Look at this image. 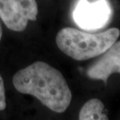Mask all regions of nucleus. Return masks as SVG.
Segmentation results:
<instances>
[{
    "mask_svg": "<svg viewBox=\"0 0 120 120\" xmlns=\"http://www.w3.org/2000/svg\"><path fill=\"white\" fill-rule=\"evenodd\" d=\"M35 0H0V18L9 30L23 31L28 21L37 20Z\"/></svg>",
    "mask_w": 120,
    "mask_h": 120,
    "instance_id": "nucleus-4",
    "label": "nucleus"
},
{
    "mask_svg": "<svg viewBox=\"0 0 120 120\" xmlns=\"http://www.w3.org/2000/svg\"><path fill=\"white\" fill-rule=\"evenodd\" d=\"M105 105L101 101L97 98L89 100L83 105L79 113L80 120L109 119L106 115L103 114Z\"/></svg>",
    "mask_w": 120,
    "mask_h": 120,
    "instance_id": "nucleus-6",
    "label": "nucleus"
},
{
    "mask_svg": "<svg viewBox=\"0 0 120 120\" xmlns=\"http://www.w3.org/2000/svg\"><path fill=\"white\" fill-rule=\"evenodd\" d=\"M2 36V27L1 23H0V41H1Z\"/></svg>",
    "mask_w": 120,
    "mask_h": 120,
    "instance_id": "nucleus-8",
    "label": "nucleus"
},
{
    "mask_svg": "<svg viewBox=\"0 0 120 120\" xmlns=\"http://www.w3.org/2000/svg\"><path fill=\"white\" fill-rule=\"evenodd\" d=\"M13 83L20 93L30 94L57 113L68 109L72 92L61 72L46 62L38 61L13 76Z\"/></svg>",
    "mask_w": 120,
    "mask_h": 120,
    "instance_id": "nucleus-1",
    "label": "nucleus"
},
{
    "mask_svg": "<svg viewBox=\"0 0 120 120\" xmlns=\"http://www.w3.org/2000/svg\"><path fill=\"white\" fill-rule=\"evenodd\" d=\"M6 95H5V87L4 82L2 76L0 75V111H2L6 109Z\"/></svg>",
    "mask_w": 120,
    "mask_h": 120,
    "instance_id": "nucleus-7",
    "label": "nucleus"
},
{
    "mask_svg": "<svg viewBox=\"0 0 120 120\" xmlns=\"http://www.w3.org/2000/svg\"><path fill=\"white\" fill-rule=\"evenodd\" d=\"M120 72V42L116 41L87 70L88 77L101 80L106 84L112 73Z\"/></svg>",
    "mask_w": 120,
    "mask_h": 120,
    "instance_id": "nucleus-5",
    "label": "nucleus"
},
{
    "mask_svg": "<svg viewBox=\"0 0 120 120\" xmlns=\"http://www.w3.org/2000/svg\"><path fill=\"white\" fill-rule=\"evenodd\" d=\"M112 14L109 0H77L73 10V19L79 27L94 31L106 27Z\"/></svg>",
    "mask_w": 120,
    "mask_h": 120,
    "instance_id": "nucleus-3",
    "label": "nucleus"
},
{
    "mask_svg": "<svg viewBox=\"0 0 120 120\" xmlns=\"http://www.w3.org/2000/svg\"><path fill=\"white\" fill-rule=\"evenodd\" d=\"M119 34L118 28L90 34L66 27L57 34L56 41L62 52L75 60L83 61L102 55L116 41Z\"/></svg>",
    "mask_w": 120,
    "mask_h": 120,
    "instance_id": "nucleus-2",
    "label": "nucleus"
}]
</instances>
